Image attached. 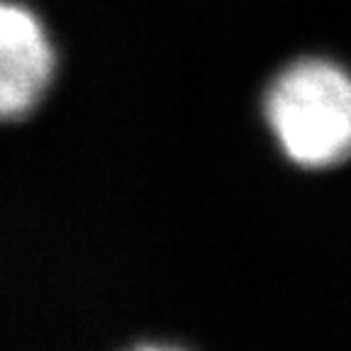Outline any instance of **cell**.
<instances>
[{
	"mask_svg": "<svg viewBox=\"0 0 351 351\" xmlns=\"http://www.w3.org/2000/svg\"><path fill=\"white\" fill-rule=\"evenodd\" d=\"M266 117L293 164H339L351 156V76L322 59L293 64L271 88Z\"/></svg>",
	"mask_w": 351,
	"mask_h": 351,
	"instance_id": "1",
	"label": "cell"
},
{
	"mask_svg": "<svg viewBox=\"0 0 351 351\" xmlns=\"http://www.w3.org/2000/svg\"><path fill=\"white\" fill-rule=\"evenodd\" d=\"M54 71V54L42 25L27 8L5 3L0 12V110L22 120L42 98Z\"/></svg>",
	"mask_w": 351,
	"mask_h": 351,
	"instance_id": "2",
	"label": "cell"
}]
</instances>
